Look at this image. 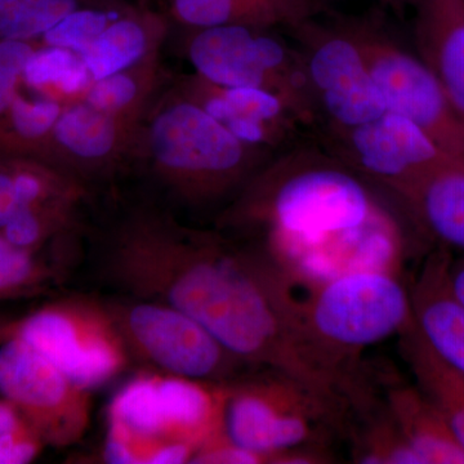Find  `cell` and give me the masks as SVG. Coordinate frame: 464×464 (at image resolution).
<instances>
[{
	"label": "cell",
	"instance_id": "22",
	"mask_svg": "<svg viewBox=\"0 0 464 464\" xmlns=\"http://www.w3.org/2000/svg\"><path fill=\"white\" fill-rule=\"evenodd\" d=\"M400 337L402 356L414 375L418 389L445 418L464 449V375L432 350L415 320Z\"/></svg>",
	"mask_w": 464,
	"mask_h": 464
},
{
	"label": "cell",
	"instance_id": "25",
	"mask_svg": "<svg viewBox=\"0 0 464 464\" xmlns=\"http://www.w3.org/2000/svg\"><path fill=\"white\" fill-rule=\"evenodd\" d=\"M24 83L38 91L42 97L66 106L83 100L93 79L81 54L43 45L36 48L27 63Z\"/></svg>",
	"mask_w": 464,
	"mask_h": 464
},
{
	"label": "cell",
	"instance_id": "34",
	"mask_svg": "<svg viewBox=\"0 0 464 464\" xmlns=\"http://www.w3.org/2000/svg\"><path fill=\"white\" fill-rule=\"evenodd\" d=\"M23 317L0 315V346L17 334Z\"/></svg>",
	"mask_w": 464,
	"mask_h": 464
},
{
	"label": "cell",
	"instance_id": "2",
	"mask_svg": "<svg viewBox=\"0 0 464 464\" xmlns=\"http://www.w3.org/2000/svg\"><path fill=\"white\" fill-rule=\"evenodd\" d=\"M275 155L241 141L172 87L150 106L133 167L170 210L222 213Z\"/></svg>",
	"mask_w": 464,
	"mask_h": 464
},
{
	"label": "cell",
	"instance_id": "28",
	"mask_svg": "<svg viewBox=\"0 0 464 464\" xmlns=\"http://www.w3.org/2000/svg\"><path fill=\"white\" fill-rule=\"evenodd\" d=\"M133 5L123 2L92 5L72 12L41 39L47 47L65 48L81 54L106 29Z\"/></svg>",
	"mask_w": 464,
	"mask_h": 464
},
{
	"label": "cell",
	"instance_id": "23",
	"mask_svg": "<svg viewBox=\"0 0 464 464\" xmlns=\"http://www.w3.org/2000/svg\"><path fill=\"white\" fill-rule=\"evenodd\" d=\"M161 82L163 70L158 53L94 82L83 101L110 114L146 116Z\"/></svg>",
	"mask_w": 464,
	"mask_h": 464
},
{
	"label": "cell",
	"instance_id": "29",
	"mask_svg": "<svg viewBox=\"0 0 464 464\" xmlns=\"http://www.w3.org/2000/svg\"><path fill=\"white\" fill-rule=\"evenodd\" d=\"M368 422L356 440L355 458L359 463L422 464L420 458L402 438L389 411Z\"/></svg>",
	"mask_w": 464,
	"mask_h": 464
},
{
	"label": "cell",
	"instance_id": "11",
	"mask_svg": "<svg viewBox=\"0 0 464 464\" xmlns=\"http://www.w3.org/2000/svg\"><path fill=\"white\" fill-rule=\"evenodd\" d=\"M323 17L285 30L304 58L322 130L373 121L387 109L364 57L333 12Z\"/></svg>",
	"mask_w": 464,
	"mask_h": 464
},
{
	"label": "cell",
	"instance_id": "15",
	"mask_svg": "<svg viewBox=\"0 0 464 464\" xmlns=\"http://www.w3.org/2000/svg\"><path fill=\"white\" fill-rule=\"evenodd\" d=\"M174 90L197 103L241 141L280 154L299 145L306 125L271 92L210 83L197 72L181 76Z\"/></svg>",
	"mask_w": 464,
	"mask_h": 464
},
{
	"label": "cell",
	"instance_id": "5",
	"mask_svg": "<svg viewBox=\"0 0 464 464\" xmlns=\"http://www.w3.org/2000/svg\"><path fill=\"white\" fill-rule=\"evenodd\" d=\"M188 32L183 41L185 56L201 78L224 87L271 92L295 112L307 130H322V116L304 58L276 30L217 26Z\"/></svg>",
	"mask_w": 464,
	"mask_h": 464
},
{
	"label": "cell",
	"instance_id": "30",
	"mask_svg": "<svg viewBox=\"0 0 464 464\" xmlns=\"http://www.w3.org/2000/svg\"><path fill=\"white\" fill-rule=\"evenodd\" d=\"M44 447L16 408L0 399V464L32 462Z\"/></svg>",
	"mask_w": 464,
	"mask_h": 464
},
{
	"label": "cell",
	"instance_id": "19",
	"mask_svg": "<svg viewBox=\"0 0 464 464\" xmlns=\"http://www.w3.org/2000/svg\"><path fill=\"white\" fill-rule=\"evenodd\" d=\"M393 192L430 237L464 252V158L450 159Z\"/></svg>",
	"mask_w": 464,
	"mask_h": 464
},
{
	"label": "cell",
	"instance_id": "1",
	"mask_svg": "<svg viewBox=\"0 0 464 464\" xmlns=\"http://www.w3.org/2000/svg\"><path fill=\"white\" fill-rule=\"evenodd\" d=\"M91 243L97 274L121 295L176 308L246 364L331 395L304 304L264 246L183 225L154 199L123 208Z\"/></svg>",
	"mask_w": 464,
	"mask_h": 464
},
{
	"label": "cell",
	"instance_id": "12",
	"mask_svg": "<svg viewBox=\"0 0 464 464\" xmlns=\"http://www.w3.org/2000/svg\"><path fill=\"white\" fill-rule=\"evenodd\" d=\"M91 393L18 335L0 346V398L16 408L45 447H72L83 439Z\"/></svg>",
	"mask_w": 464,
	"mask_h": 464
},
{
	"label": "cell",
	"instance_id": "21",
	"mask_svg": "<svg viewBox=\"0 0 464 464\" xmlns=\"http://www.w3.org/2000/svg\"><path fill=\"white\" fill-rule=\"evenodd\" d=\"M386 411L422 464H464V449L445 418L417 386L393 384Z\"/></svg>",
	"mask_w": 464,
	"mask_h": 464
},
{
	"label": "cell",
	"instance_id": "35",
	"mask_svg": "<svg viewBox=\"0 0 464 464\" xmlns=\"http://www.w3.org/2000/svg\"><path fill=\"white\" fill-rule=\"evenodd\" d=\"M380 2L384 8L390 9L393 14H401L406 8L415 7L418 0H380Z\"/></svg>",
	"mask_w": 464,
	"mask_h": 464
},
{
	"label": "cell",
	"instance_id": "7",
	"mask_svg": "<svg viewBox=\"0 0 464 464\" xmlns=\"http://www.w3.org/2000/svg\"><path fill=\"white\" fill-rule=\"evenodd\" d=\"M239 378L226 383L224 433L237 447L264 457L266 463L313 447L317 423L337 422L340 408L286 375Z\"/></svg>",
	"mask_w": 464,
	"mask_h": 464
},
{
	"label": "cell",
	"instance_id": "31",
	"mask_svg": "<svg viewBox=\"0 0 464 464\" xmlns=\"http://www.w3.org/2000/svg\"><path fill=\"white\" fill-rule=\"evenodd\" d=\"M36 48L33 42H0V116L20 93L27 63Z\"/></svg>",
	"mask_w": 464,
	"mask_h": 464
},
{
	"label": "cell",
	"instance_id": "4",
	"mask_svg": "<svg viewBox=\"0 0 464 464\" xmlns=\"http://www.w3.org/2000/svg\"><path fill=\"white\" fill-rule=\"evenodd\" d=\"M226 383L143 373L111 400L102 458L112 464H155L169 445L199 449L224 429Z\"/></svg>",
	"mask_w": 464,
	"mask_h": 464
},
{
	"label": "cell",
	"instance_id": "17",
	"mask_svg": "<svg viewBox=\"0 0 464 464\" xmlns=\"http://www.w3.org/2000/svg\"><path fill=\"white\" fill-rule=\"evenodd\" d=\"M332 14V0H169V16L192 29L246 26L288 30Z\"/></svg>",
	"mask_w": 464,
	"mask_h": 464
},
{
	"label": "cell",
	"instance_id": "13",
	"mask_svg": "<svg viewBox=\"0 0 464 464\" xmlns=\"http://www.w3.org/2000/svg\"><path fill=\"white\" fill-rule=\"evenodd\" d=\"M320 132L329 154L392 191L456 158L413 121L390 110L356 127Z\"/></svg>",
	"mask_w": 464,
	"mask_h": 464
},
{
	"label": "cell",
	"instance_id": "32",
	"mask_svg": "<svg viewBox=\"0 0 464 464\" xmlns=\"http://www.w3.org/2000/svg\"><path fill=\"white\" fill-rule=\"evenodd\" d=\"M190 463L206 464H257L266 463L264 457L237 447L225 433H219L198 449Z\"/></svg>",
	"mask_w": 464,
	"mask_h": 464
},
{
	"label": "cell",
	"instance_id": "26",
	"mask_svg": "<svg viewBox=\"0 0 464 464\" xmlns=\"http://www.w3.org/2000/svg\"><path fill=\"white\" fill-rule=\"evenodd\" d=\"M121 0H0V42L41 41L78 9Z\"/></svg>",
	"mask_w": 464,
	"mask_h": 464
},
{
	"label": "cell",
	"instance_id": "18",
	"mask_svg": "<svg viewBox=\"0 0 464 464\" xmlns=\"http://www.w3.org/2000/svg\"><path fill=\"white\" fill-rule=\"evenodd\" d=\"M450 262L444 249L427 259L411 292V306L427 343L464 375V306L449 285Z\"/></svg>",
	"mask_w": 464,
	"mask_h": 464
},
{
	"label": "cell",
	"instance_id": "24",
	"mask_svg": "<svg viewBox=\"0 0 464 464\" xmlns=\"http://www.w3.org/2000/svg\"><path fill=\"white\" fill-rule=\"evenodd\" d=\"M63 109L57 101L45 97L26 99L18 93L0 116V152L42 161Z\"/></svg>",
	"mask_w": 464,
	"mask_h": 464
},
{
	"label": "cell",
	"instance_id": "36",
	"mask_svg": "<svg viewBox=\"0 0 464 464\" xmlns=\"http://www.w3.org/2000/svg\"><path fill=\"white\" fill-rule=\"evenodd\" d=\"M152 2H154V0H137L136 5H140V7L146 8L151 7Z\"/></svg>",
	"mask_w": 464,
	"mask_h": 464
},
{
	"label": "cell",
	"instance_id": "20",
	"mask_svg": "<svg viewBox=\"0 0 464 464\" xmlns=\"http://www.w3.org/2000/svg\"><path fill=\"white\" fill-rule=\"evenodd\" d=\"M168 32L167 16L136 5L112 21L81 57L94 83L160 53Z\"/></svg>",
	"mask_w": 464,
	"mask_h": 464
},
{
	"label": "cell",
	"instance_id": "9",
	"mask_svg": "<svg viewBox=\"0 0 464 464\" xmlns=\"http://www.w3.org/2000/svg\"><path fill=\"white\" fill-rule=\"evenodd\" d=\"M133 360L155 372L230 383L244 377L249 364L235 356L197 320L176 308L128 297L103 299Z\"/></svg>",
	"mask_w": 464,
	"mask_h": 464
},
{
	"label": "cell",
	"instance_id": "16",
	"mask_svg": "<svg viewBox=\"0 0 464 464\" xmlns=\"http://www.w3.org/2000/svg\"><path fill=\"white\" fill-rule=\"evenodd\" d=\"M415 9L418 56L464 121V0H418Z\"/></svg>",
	"mask_w": 464,
	"mask_h": 464
},
{
	"label": "cell",
	"instance_id": "6",
	"mask_svg": "<svg viewBox=\"0 0 464 464\" xmlns=\"http://www.w3.org/2000/svg\"><path fill=\"white\" fill-rule=\"evenodd\" d=\"M304 304L311 338L329 364L346 380L343 360L414 323L411 292L390 271H357L315 286Z\"/></svg>",
	"mask_w": 464,
	"mask_h": 464
},
{
	"label": "cell",
	"instance_id": "10",
	"mask_svg": "<svg viewBox=\"0 0 464 464\" xmlns=\"http://www.w3.org/2000/svg\"><path fill=\"white\" fill-rule=\"evenodd\" d=\"M16 335L90 391L115 380L132 362L103 299L51 302L24 316Z\"/></svg>",
	"mask_w": 464,
	"mask_h": 464
},
{
	"label": "cell",
	"instance_id": "33",
	"mask_svg": "<svg viewBox=\"0 0 464 464\" xmlns=\"http://www.w3.org/2000/svg\"><path fill=\"white\" fill-rule=\"evenodd\" d=\"M449 285L454 297L464 306V257L449 266Z\"/></svg>",
	"mask_w": 464,
	"mask_h": 464
},
{
	"label": "cell",
	"instance_id": "14",
	"mask_svg": "<svg viewBox=\"0 0 464 464\" xmlns=\"http://www.w3.org/2000/svg\"><path fill=\"white\" fill-rule=\"evenodd\" d=\"M146 116L110 114L85 101L63 106L43 163L83 183L110 181L133 168Z\"/></svg>",
	"mask_w": 464,
	"mask_h": 464
},
{
	"label": "cell",
	"instance_id": "8",
	"mask_svg": "<svg viewBox=\"0 0 464 464\" xmlns=\"http://www.w3.org/2000/svg\"><path fill=\"white\" fill-rule=\"evenodd\" d=\"M335 18L362 52L386 109L413 121L448 154L464 158V121L431 70L399 44L381 14Z\"/></svg>",
	"mask_w": 464,
	"mask_h": 464
},
{
	"label": "cell",
	"instance_id": "27",
	"mask_svg": "<svg viewBox=\"0 0 464 464\" xmlns=\"http://www.w3.org/2000/svg\"><path fill=\"white\" fill-rule=\"evenodd\" d=\"M38 252L20 248L0 234V299L32 295L50 285L56 273Z\"/></svg>",
	"mask_w": 464,
	"mask_h": 464
},
{
	"label": "cell",
	"instance_id": "3",
	"mask_svg": "<svg viewBox=\"0 0 464 464\" xmlns=\"http://www.w3.org/2000/svg\"><path fill=\"white\" fill-rule=\"evenodd\" d=\"M308 148L275 155L221 213L218 227L310 241L364 224L377 209L364 183L329 152Z\"/></svg>",
	"mask_w": 464,
	"mask_h": 464
}]
</instances>
